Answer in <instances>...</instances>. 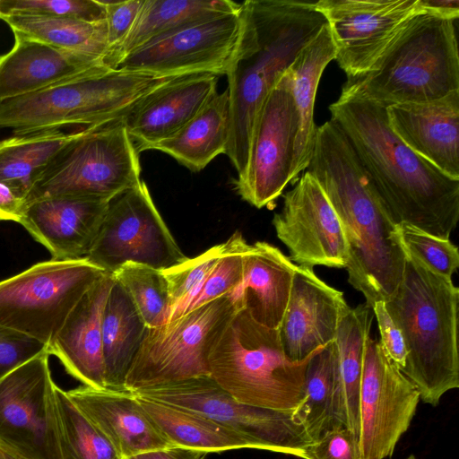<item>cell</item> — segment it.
<instances>
[{
	"instance_id": "cell-26",
	"label": "cell",
	"mask_w": 459,
	"mask_h": 459,
	"mask_svg": "<svg viewBox=\"0 0 459 459\" xmlns=\"http://www.w3.org/2000/svg\"><path fill=\"white\" fill-rule=\"evenodd\" d=\"M296 264L279 248L257 241L242 253V281L232 293L259 324L278 329L284 315Z\"/></svg>"
},
{
	"instance_id": "cell-33",
	"label": "cell",
	"mask_w": 459,
	"mask_h": 459,
	"mask_svg": "<svg viewBox=\"0 0 459 459\" xmlns=\"http://www.w3.org/2000/svg\"><path fill=\"white\" fill-rule=\"evenodd\" d=\"M172 446L204 453L254 448L240 434L197 412L136 396Z\"/></svg>"
},
{
	"instance_id": "cell-36",
	"label": "cell",
	"mask_w": 459,
	"mask_h": 459,
	"mask_svg": "<svg viewBox=\"0 0 459 459\" xmlns=\"http://www.w3.org/2000/svg\"><path fill=\"white\" fill-rule=\"evenodd\" d=\"M61 459H123L106 436L56 386Z\"/></svg>"
},
{
	"instance_id": "cell-32",
	"label": "cell",
	"mask_w": 459,
	"mask_h": 459,
	"mask_svg": "<svg viewBox=\"0 0 459 459\" xmlns=\"http://www.w3.org/2000/svg\"><path fill=\"white\" fill-rule=\"evenodd\" d=\"M78 133L52 129L0 141V182L26 201L44 169Z\"/></svg>"
},
{
	"instance_id": "cell-11",
	"label": "cell",
	"mask_w": 459,
	"mask_h": 459,
	"mask_svg": "<svg viewBox=\"0 0 459 459\" xmlns=\"http://www.w3.org/2000/svg\"><path fill=\"white\" fill-rule=\"evenodd\" d=\"M134 394L192 411L247 438L255 449L301 458L312 443L293 410H273L242 403L210 376H202L143 389Z\"/></svg>"
},
{
	"instance_id": "cell-42",
	"label": "cell",
	"mask_w": 459,
	"mask_h": 459,
	"mask_svg": "<svg viewBox=\"0 0 459 459\" xmlns=\"http://www.w3.org/2000/svg\"><path fill=\"white\" fill-rule=\"evenodd\" d=\"M45 351H48L45 343L0 325V380Z\"/></svg>"
},
{
	"instance_id": "cell-3",
	"label": "cell",
	"mask_w": 459,
	"mask_h": 459,
	"mask_svg": "<svg viewBox=\"0 0 459 459\" xmlns=\"http://www.w3.org/2000/svg\"><path fill=\"white\" fill-rule=\"evenodd\" d=\"M316 2L247 0L241 31L229 67L230 140L226 152L241 178L256 115L270 91L301 50L326 24Z\"/></svg>"
},
{
	"instance_id": "cell-22",
	"label": "cell",
	"mask_w": 459,
	"mask_h": 459,
	"mask_svg": "<svg viewBox=\"0 0 459 459\" xmlns=\"http://www.w3.org/2000/svg\"><path fill=\"white\" fill-rule=\"evenodd\" d=\"M217 82L218 75L212 74L181 76L132 109L122 122L138 152L178 133L217 92Z\"/></svg>"
},
{
	"instance_id": "cell-46",
	"label": "cell",
	"mask_w": 459,
	"mask_h": 459,
	"mask_svg": "<svg viewBox=\"0 0 459 459\" xmlns=\"http://www.w3.org/2000/svg\"><path fill=\"white\" fill-rule=\"evenodd\" d=\"M26 206V201L18 196L8 186L0 182V221L20 223Z\"/></svg>"
},
{
	"instance_id": "cell-19",
	"label": "cell",
	"mask_w": 459,
	"mask_h": 459,
	"mask_svg": "<svg viewBox=\"0 0 459 459\" xmlns=\"http://www.w3.org/2000/svg\"><path fill=\"white\" fill-rule=\"evenodd\" d=\"M349 307L342 291L319 279L313 269L296 264L289 301L278 327L287 358L301 362L333 342Z\"/></svg>"
},
{
	"instance_id": "cell-40",
	"label": "cell",
	"mask_w": 459,
	"mask_h": 459,
	"mask_svg": "<svg viewBox=\"0 0 459 459\" xmlns=\"http://www.w3.org/2000/svg\"><path fill=\"white\" fill-rule=\"evenodd\" d=\"M10 16L62 17L87 22L106 20L100 0H0V20Z\"/></svg>"
},
{
	"instance_id": "cell-23",
	"label": "cell",
	"mask_w": 459,
	"mask_h": 459,
	"mask_svg": "<svg viewBox=\"0 0 459 459\" xmlns=\"http://www.w3.org/2000/svg\"><path fill=\"white\" fill-rule=\"evenodd\" d=\"M114 276L106 273L81 298L48 346L65 370L84 385L106 388L102 314Z\"/></svg>"
},
{
	"instance_id": "cell-6",
	"label": "cell",
	"mask_w": 459,
	"mask_h": 459,
	"mask_svg": "<svg viewBox=\"0 0 459 459\" xmlns=\"http://www.w3.org/2000/svg\"><path fill=\"white\" fill-rule=\"evenodd\" d=\"M455 21L424 9L370 71L347 79L342 90L386 107L432 101L459 91Z\"/></svg>"
},
{
	"instance_id": "cell-17",
	"label": "cell",
	"mask_w": 459,
	"mask_h": 459,
	"mask_svg": "<svg viewBox=\"0 0 459 459\" xmlns=\"http://www.w3.org/2000/svg\"><path fill=\"white\" fill-rule=\"evenodd\" d=\"M420 400L416 386L385 355L379 342L369 336L359 394L358 440L363 459L392 456Z\"/></svg>"
},
{
	"instance_id": "cell-8",
	"label": "cell",
	"mask_w": 459,
	"mask_h": 459,
	"mask_svg": "<svg viewBox=\"0 0 459 459\" xmlns=\"http://www.w3.org/2000/svg\"><path fill=\"white\" fill-rule=\"evenodd\" d=\"M141 181L139 152L121 119L79 130L39 177L26 204L53 196L109 201Z\"/></svg>"
},
{
	"instance_id": "cell-14",
	"label": "cell",
	"mask_w": 459,
	"mask_h": 459,
	"mask_svg": "<svg viewBox=\"0 0 459 459\" xmlns=\"http://www.w3.org/2000/svg\"><path fill=\"white\" fill-rule=\"evenodd\" d=\"M240 9L161 34L125 56L115 68L168 76L225 74L241 31Z\"/></svg>"
},
{
	"instance_id": "cell-25",
	"label": "cell",
	"mask_w": 459,
	"mask_h": 459,
	"mask_svg": "<svg viewBox=\"0 0 459 459\" xmlns=\"http://www.w3.org/2000/svg\"><path fill=\"white\" fill-rule=\"evenodd\" d=\"M13 37L12 48L0 55V102L106 65L100 57L60 49L17 33Z\"/></svg>"
},
{
	"instance_id": "cell-13",
	"label": "cell",
	"mask_w": 459,
	"mask_h": 459,
	"mask_svg": "<svg viewBox=\"0 0 459 459\" xmlns=\"http://www.w3.org/2000/svg\"><path fill=\"white\" fill-rule=\"evenodd\" d=\"M85 258L110 273L127 262L163 271L187 259L143 180L108 201L99 234Z\"/></svg>"
},
{
	"instance_id": "cell-15",
	"label": "cell",
	"mask_w": 459,
	"mask_h": 459,
	"mask_svg": "<svg viewBox=\"0 0 459 459\" xmlns=\"http://www.w3.org/2000/svg\"><path fill=\"white\" fill-rule=\"evenodd\" d=\"M297 132L298 117L287 70L256 115L245 174L234 181L243 200L258 209L270 207L287 185L294 182Z\"/></svg>"
},
{
	"instance_id": "cell-10",
	"label": "cell",
	"mask_w": 459,
	"mask_h": 459,
	"mask_svg": "<svg viewBox=\"0 0 459 459\" xmlns=\"http://www.w3.org/2000/svg\"><path fill=\"white\" fill-rule=\"evenodd\" d=\"M106 273L87 258L50 259L0 281V325L48 346L77 302Z\"/></svg>"
},
{
	"instance_id": "cell-4",
	"label": "cell",
	"mask_w": 459,
	"mask_h": 459,
	"mask_svg": "<svg viewBox=\"0 0 459 459\" xmlns=\"http://www.w3.org/2000/svg\"><path fill=\"white\" fill-rule=\"evenodd\" d=\"M405 254L403 278L385 304L407 351L402 373L416 386L420 400L437 406L443 394L459 387V289L452 279Z\"/></svg>"
},
{
	"instance_id": "cell-38",
	"label": "cell",
	"mask_w": 459,
	"mask_h": 459,
	"mask_svg": "<svg viewBox=\"0 0 459 459\" xmlns=\"http://www.w3.org/2000/svg\"><path fill=\"white\" fill-rule=\"evenodd\" d=\"M230 239L229 250L219 258L198 289L173 313L168 322L203 304L231 294L238 288L242 281V253L248 244L238 231Z\"/></svg>"
},
{
	"instance_id": "cell-37",
	"label": "cell",
	"mask_w": 459,
	"mask_h": 459,
	"mask_svg": "<svg viewBox=\"0 0 459 459\" xmlns=\"http://www.w3.org/2000/svg\"><path fill=\"white\" fill-rule=\"evenodd\" d=\"M112 274L126 290L149 328L168 322L171 302L168 281L161 270L127 262Z\"/></svg>"
},
{
	"instance_id": "cell-43",
	"label": "cell",
	"mask_w": 459,
	"mask_h": 459,
	"mask_svg": "<svg viewBox=\"0 0 459 459\" xmlns=\"http://www.w3.org/2000/svg\"><path fill=\"white\" fill-rule=\"evenodd\" d=\"M302 459H363L358 437L348 429L326 432L305 449Z\"/></svg>"
},
{
	"instance_id": "cell-49",
	"label": "cell",
	"mask_w": 459,
	"mask_h": 459,
	"mask_svg": "<svg viewBox=\"0 0 459 459\" xmlns=\"http://www.w3.org/2000/svg\"><path fill=\"white\" fill-rule=\"evenodd\" d=\"M0 459H18L0 449Z\"/></svg>"
},
{
	"instance_id": "cell-16",
	"label": "cell",
	"mask_w": 459,
	"mask_h": 459,
	"mask_svg": "<svg viewBox=\"0 0 459 459\" xmlns=\"http://www.w3.org/2000/svg\"><path fill=\"white\" fill-rule=\"evenodd\" d=\"M339 66L347 79L371 70L409 22L422 12L420 0H320Z\"/></svg>"
},
{
	"instance_id": "cell-39",
	"label": "cell",
	"mask_w": 459,
	"mask_h": 459,
	"mask_svg": "<svg viewBox=\"0 0 459 459\" xmlns=\"http://www.w3.org/2000/svg\"><path fill=\"white\" fill-rule=\"evenodd\" d=\"M396 230L405 252L430 271L452 279L459 266V252L449 238L434 236L408 223L396 224Z\"/></svg>"
},
{
	"instance_id": "cell-41",
	"label": "cell",
	"mask_w": 459,
	"mask_h": 459,
	"mask_svg": "<svg viewBox=\"0 0 459 459\" xmlns=\"http://www.w3.org/2000/svg\"><path fill=\"white\" fill-rule=\"evenodd\" d=\"M230 245V238L226 242L213 246L195 258H187L162 271L168 281L171 302L169 319L198 289L219 258L229 250Z\"/></svg>"
},
{
	"instance_id": "cell-1",
	"label": "cell",
	"mask_w": 459,
	"mask_h": 459,
	"mask_svg": "<svg viewBox=\"0 0 459 459\" xmlns=\"http://www.w3.org/2000/svg\"><path fill=\"white\" fill-rule=\"evenodd\" d=\"M305 170L317 181L342 225L349 283L371 309L376 302L387 301L403 278L406 254L372 180L332 120L316 127Z\"/></svg>"
},
{
	"instance_id": "cell-34",
	"label": "cell",
	"mask_w": 459,
	"mask_h": 459,
	"mask_svg": "<svg viewBox=\"0 0 459 459\" xmlns=\"http://www.w3.org/2000/svg\"><path fill=\"white\" fill-rule=\"evenodd\" d=\"M337 346L331 342L310 357L305 373L304 395L293 410L312 442L326 432L344 428L336 409Z\"/></svg>"
},
{
	"instance_id": "cell-45",
	"label": "cell",
	"mask_w": 459,
	"mask_h": 459,
	"mask_svg": "<svg viewBox=\"0 0 459 459\" xmlns=\"http://www.w3.org/2000/svg\"><path fill=\"white\" fill-rule=\"evenodd\" d=\"M380 334L379 344L390 360L401 369L406 363L407 351L403 335L388 314L384 301L372 307Z\"/></svg>"
},
{
	"instance_id": "cell-12",
	"label": "cell",
	"mask_w": 459,
	"mask_h": 459,
	"mask_svg": "<svg viewBox=\"0 0 459 459\" xmlns=\"http://www.w3.org/2000/svg\"><path fill=\"white\" fill-rule=\"evenodd\" d=\"M49 353L0 380V449L18 459H61Z\"/></svg>"
},
{
	"instance_id": "cell-50",
	"label": "cell",
	"mask_w": 459,
	"mask_h": 459,
	"mask_svg": "<svg viewBox=\"0 0 459 459\" xmlns=\"http://www.w3.org/2000/svg\"><path fill=\"white\" fill-rule=\"evenodd\" d=\"M405 459H418L414 455H409L407 458Z\"/></svg>"
},
{
	"instance_id": "cell-48",
	"label": "cell",
	"mask_w": 459,
	"mask_h": 459,
	"mask_svg": "<svg viewBox=\"0 0 459 459\" xmlns=\"http://www.w3.org/2000/svg\"><path fill=\"white\" fill-rule=\"evenodd\" d=\"M423 9L446 18L457 20L459 16L458 0H420Z\"/></svg>"
},
{
	"instance_id": "cell-28",
	"label": "cell",
	"mask_w": 459,
	"mask_h": 459,
	"mask_svg": "<svg viewBox=\"0 0 459 459\" xmlns=\"http://www.w3.org/2000/svg\"><path fill=\"white\" fill-rule=\"evenodd\" d=\"M148 330L130 296L114 278L101 324L106 388L126 390V375Z\"/></svg>"
},
{
	"instance_id": "cell-7",
	"label": "cell",
	"mask_w": 459,
	"mask_h": 459,
	"mask_svg": "<svg viewBox=\"0 0 459 459\" xmlns=\"http://www.w3.org/2000/svg\"><path fill=\"white\" fill-rule=\"evenodd\" d=\"M310 357L301 362L290 360L279 330L259 324L243 307L213 346L209 376L242 403L294 410L303 399Z\"/></svg>"
},
{
	"instance_id": "cell-35",
	"label": "cell",
	"mask_w": 459,
	"mask_h": 459,
	"mask_svg": "<svg viewBox=\"0 0 459 459\" xmlns=\"http://www.w3.org/2000/svg\"><path fill=\"white\" fill-rule=\"evenodd\" d=\"M2 21L13 33L60 49L102 59L108 53L106 20L92 22L62 17L10 16Z\"/></svg>"
},
{
	"instance_id": "cell-20",
	"label": "cell",
	"mask_w": 459,
	"mask_h": 459,
	"mask_svg": "<svg viewBox=\"0 0 459 459\" xmlns=\"http://www.w3.org/2000/svg\"><path fill=\"white\" fill-rule=\"evenodd\" d=\"M108 201L53 196L26 204L20 222L56 260L85 258L101 227Z\"/></svg>"
},
{
	"instance_id": "cell-30",
	"label": "cell",
	"mask_w": 459,
	"mask_h": 459,
	"mask_svg": "<svg viewBox=\"0 0 459 459\" xmlns=\"http://www.w3.org/2000/svg\"><path fill=\"white\" fill-rule=\"evenodd\" d=\"M230 130L229 92H216L178 133L152 150L169 154L192 171L204 169L219 154L226 153Z\"/></svg>"
},
{
	"instance_id": "cell-5",
	"label": "cell",
	"mask_w": 459,
	"mask_h": 459,
	"mask_svg": "<svg viewBox=\"0 0 459 459\" xmlns=\"http://www.w3.org/2000/svg\"><path fill=\"white\" fill-rule=\"evenodd\" d=\"M178 77L103 65L39 91L0 102V129L25 134L113 123Z\"/></svg>"
},
{
	"instance_id": "cell-2",
	"label": "cell",
	"mask_w": 459,
	"mask_h": 459,
	"mask_svg": "<svg viewBox=\"0 0 459 459\" xmlns=\"http://www.w3.org/2000/svg\"><path fill=\"white\" fill-rule=\"evenodd\" d=\"M386 106L342 90L329 106L395 224L449 238L459 219V180L411 151L390 128Z\"/></svg>"
},
{
	"instance_id": "cell-44",
	"label": "cell",
	"mask_w": 459,
	"mask_h": 459,
	"mask_svg": "<svg viewBox=\"0 0 459 459\" xmlns=\"http://www.w3.org/2000/svg\"><path fill=\"white\" fill-rule=\"evenodd\" d=\"M106 10L108 53L103 61L125 40L144 0H100Z\"/></svg>"
},
{
	"instance_id": "cell-31",
	"label": "cell",
	"mask_w": 459,
	"mask_h": 459,
	"mask_svg": "<svg viewBox=\"0 0 459 459\" xmlns=\"http://www.w3.org/2000/svg\"><path fill=\"white\" fill-rule=\"evenodd\" d=\"M241 3L230 0H144L122 44L105 60L109 68L155 38L205 17L237 12Z\"/></svg>"
},
{
	"instance_id": "cell-21",
	"label": "cell",
	"mask_w": 459,
	"mask_h": 459,
	"mask_svg": "<svg viewBox=\"0 0 459 459\" xmlns=\"http://www.w3.org/2000/svg\"><path fill=\"white\" fill-rule=\"evenodd\" d=\"M392 131L415 153L459 180V91L420 103L386 108Z\"/></svg>"
},
{
	"instance_id": "cell-9",
	"label": "cell",
	"mask_w": 459,
	"mask_h": 459,
	"mask_svg": "<svg viewBox=\"0 0 459 459\" xmlns=\"http://www.w3.org/2000/svg\"><path fill=\"white\" fill-rule=\"evenodd\" d=\"M243 307L240 298L227 294L149 328L126 375L125 389L134 393L209 376L213 346Z\"/></svg>"
},
{
	"instance_id": "cell-18",
	"label": "cell",
	"mask_w": 459,
	"mask_h": 459,
	"mask_svg": "<svg viewBox=\"0 0 459 459\" xmlns=\"http://www.w3.org/2000/svg\"><path fill=\"white\" fill-rule=\"evenodd\" d=\"M273 224L290 259L313 269L346 268L349 247L341 221L317 181L307 171L283 196Z\"/></svg>"
},
{
	"instance_id": "cell-24",
	"label": "cell",
	"mask_w": 459,
	"mask_h": 459,
	"mask_svg": "<svg viewBox=\"0 0 459 459\" xmlns=\"http://www.w3.org/2000/svg\"><path fill=\"white\" fill-rule=\"evenodd\" d=\"M66 393L123 459L172 446L134 393L84 385Z\"/></svg>"
},
{
	"instance_id": "cell-47",
	"label": "cell",
	"mask_w": 459,
	"mask_h": 459,
	"mask_svg": "<svg viewBox=\"0 0 459 459\" xmlns=\"http://www.w3.org/2000/svg\"><path fill=\"white\" fill-rule=\"evenodd\" d=\"M205 455L206 453L198 450L170 446L140 453L124 459H204Z\"/></svg>"
},
{
	"instance_id": "cell-29",
	"label": "cell",
	"mask_w": 459,
	"mask_h": 459,
	"mask_svg": "<svg viewBox=\"0 0 459 459\" xmlns=\"http://www.w3.org/2000/svg\"><path fill=\"white\" fill-rule=\"evenodd\" d=\"M371 310L366 304L350 307L341 318L334 340L337 346V413L342 426L357 437L363 363L372 325Z\"/></svg>"
},
{
	"instance_id": "cell-27",
	"label": "cell",
	"mask_w": 459,
	"mask_h": 459,
	"mask_svg": "<svg viewBox=\"0 0 459 459\" xmlns=\"http://www.w3.org/2000/svg\"><path fill=\"white\" fill-rule=\"evenodd\" d=\"M335 57V48L327 23L301 50L288 69L298 132L294 145V178L306 169L310 160L316 127L314 105L321 75Z\"/></svg>"
}]
</instances>
